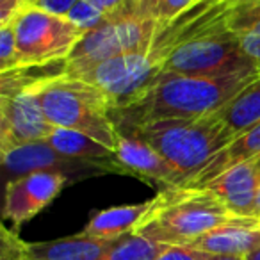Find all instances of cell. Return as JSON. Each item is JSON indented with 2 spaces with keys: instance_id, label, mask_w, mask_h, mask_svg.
I'll return each instance as SVG.
<instances>
[{
  "instance_id": "603a6c76",
  "label": "cell",
  "mask_w": 260,
  "mask_h": 260,
  "mask_svg": "<svg viewBox=\"0 0 260 260\" xmlns=\"http://www.w3.org/2000/svg\"><path fill=\"white\" fill-rule=\"evenodd\" d=\"M96 2L105 11L107 18L138 15V11H136V0H96Z\"/></svg>"
},
{
  "instance_id": "7402d4cb",
  "label": "cell",
  "mask_w": 260,
  "mask_h": 260,
  "mask_svg": "<svg viewBox=\"0 0 260 260\" xmlns=\"http://www.w3.org/2000/svg\"><path fill=\"white\" fill-rule=\"evenodd\" d=\"M23 66L22 55L16 47V38L13 25L0 27V73L13 72Z\"/></svg>"
},
{
  "instance_id": "9a60e30c",
  "label": "cell",
  "mask_w": 260,
  "mask_h": 260,
  "mask_svg": "<svg viewBox=\"0 0 260 260\" xmlns=\"http://www.w3.org/2000/svg\"><path fill=\"white\" fill-rule=\"evenodd\" d=\"M116 241L94 239L80 232L57 241L25 242V260H102Z\"/></svg>"
},
{
  "instance_id": "52a82bcc",
  "label": "cell",
  "mask_w": 260,
  "mask_h": 260,
  "mask_svg": "<svg viewBox=\"0 0 260 260\" xmlns=\"http://www.w3.org/2000/svg\"><path fill=\"white\" fill-rule=\"evenodd\" d=\"M23 66L68 59L86 30L64 16L27 8L11 22Z\"/></svg>"
},
{
  "instance_id": "3957f363",
  "label": "cell",
  "mask_w": 260,
  "mask_h": 260,
  "mask_svg": "<svg viewBox=\"0 0 260 260\" xmlns=\"http://www.w3.org/2000/svg\"><path fill=\"white\" fill-rule=\"evenodd\" d=\"M125 128L134 130L177 171L180 185L194 180L235 138L219 111L198 118L160 119Z\"/></svg>"
},
{
  "instance_id": "5b68a950",
  "label": "cell",
  "mask_w": 260,
  "mask_h": 260,
  "mask_svg": "<svg viewBox=\"0 0 260 260\" xmlns=\"http://www.w3.org/2000/svg\"><path fill=\"white\" fill-rule=\"evenodd\" d=\"M160 73L191 77H224L260 72L226 29L202 34L177 45L160 57Z\"/></svg>"
},
{
  "instance_id": "d6986e66",
  "label": "cell",
  "mask_w": 260,
  "mask_h": 260,
  "mask_svg": "<svg viewBox=\"0 0 260 260\" xmlns=\"http://www.w3.org/2000/svg\"><path fill=\"white\" fill-rule=\"evenodd\" d=\"M226 30L260 70V0H242L226 20Z\"/></svg>"
},
{
  "instance_id": "f546056e",
  "label": "cell",
  "mask_w": 260,
  "mask_h": 260,
  "mask_svg": "<svg viewBox=\"0 0 260 260\" xmlns=\"http://www.w3.org/2000/svg\"><path fill=\"white\" fill-rule=\"evenodd\" d=\"M255 226H256V228H258V230H260V219H258V217H256V219H255Z\"/></svg>"
},
{
  "instance_id": "277c9868",
  "label": "cell",
  "mask_w": 260,
  "mask_h": 260,
  "mask_svg": "<svg viewBox=\"0 0 260 260\" xmlns=\"http://www.w3.org/2000/svg\"><path fill=\"white\" fill-rule=\"evenodd\" d=\"M34 94L54 126L82 132L114 152L118 130L111 105L96 87L66 73L43 82Z\"/></svg>"
},
{
  "instance_id": "9c48e42d",
  "label": "cell",
  "mask_w": 260,
  "mask_h": 260,
  "mask_svg": "<svg viewBox=\"0 0 260 260\" xmlns=\"http://www.w3.org/2000/svg\"><path fill=\"white\" fill-rule=\"evenodd\" d=\"M0 159H2V168H4L6 184L20 177H25L29 173H34V171L62 173L72 180V184L77 180H84V178H93L111 173L109 168L100 166V164L77 160L62 155L55 148H52L48 141H40L13 148L9 152L0 153Z\"/></svg>"
},
{
  "instance_id": "7a4b0ae2",
  "label": "cell",
  "mask_w": 260,
  "mask_h": 260,
  "mask_svg": "<svg viewBox=\"0 0 260 260\" xmlns=\"http://www.w3.org/2000/svg\"><path fill=\"white\" fill-rule=\"evenodd\" d=\"M210 191L202 187H166L152 200L134 234L166 246H187L214 228L239 223Z\"/></svg>"
},
{
  "instance_id": "5bb4252c",
  "label": "cell",
  "mask_w": 260,
  "mask_h": 260,
  "mask_svg": "<svg viewBox=\"0 0 260 260\" xmlns=\"http://www.w3.org/2000/svg\"><path fill=\"white\" fill-rule=\"evenodd\" d=\"M255 219L256 217H251V219H242L239 223L214 228L209 234L187 244V248L209 253V255L244 256L260 246V230L255 226Z\"/></svg>"
},
{
  "instance_id": "83f0119b",
  "label": "cell",
  "mask_w": 260,
  "mask_h": 260,
  "mask_svg": "<svg viewBox=\"0 0 260 260\" xmlns=\"http://www.w3.org/2000/svg\"><path fill=\"white\" fill-rule=\"evenodd\" d=\"M244 260H260V246L249 251L248 255H244Z\"/></svg>"
},
{
  "instance_id": "4316f807",
  "label": "cell",
  "mask_w": 260,
  "mask_h": 260,
  "mask_svg": "<svg viewBox=\"0 0 260 260\" xmlns=\"http://www.w3.org/2000/svg\"><path fill=\"white\" fill-rule=\"evenodd\" d=\"M203 260H244V256H241V255H209V253H203Z\"/></svg>"
},
{
  "instance_id": "8992f818",
  "label": "cell",
  "mask_w": 260,
  "mask_h": 260,
  "mask_svg": "<svg viewBox=\"0 0 260 260\" xmlns=\"http://www.w3.org/2000/svg\"><path fill=\"white\" fill-rule=\"evenodd\" d=\"M159 73V59L152 50L126 52L82 66L68 64V75L96 87L107 98L111 111L134 102Z\"/></svg>"
},
{
  "instance_id": "7c38bea8",
  "label": "cell",
  "mask_w": 260,
  "mask_h": 260,
  "mask_svg": "<svg viewBox=\"0 0 260 260\" xmlns=\"http://www.w3.org/2000/svg\"><path fill=\"white\" fill-rule=\"evenodd\" d=\"M116 136L114 157L121 175H132L150 185H164L177 187L180 185V177L177 171L152 148L146 141H143L132 128L119 126Z\"/></svg>"
},
{
  "instance_id": "d4e9b609",
  "label": "cell",
  "mask_w": 260,
  "mask_h": 260,
  "mask_svg": "<svg viewBox=\"0 0 260 260\" xmlns=\"http://www.w3.org/2000/svg\"><path fill=\"white\" fill-rule=\"evenodd\" d=\"M75 4L77 0H30L32 8L43 9V11H48L57 16H64V18H68V15L72 13Z\"/></svg>"
},
{
  "instance_id": "ac0fdd59",
  "label": "cell",
  "mask_w": 260,
  "mask_h": 260,
  "mask_svg": "<svg viewBox=\"0 0 260 260\" xmlns=\"http://www.w3.org/2000/svg\"><path fill=\"white\" fill-rule=\"evenodd\" d=\"M47 141L50 143L52 148H55L62 155L72 157V159L77 160H87V162L100 164V166L109 168L111 173L121 175L118 162H116L114 152L109 150L107 146H104L102 143L94 141L89 136L82 134V132L55 126Z\"/></svg>"
},
{
  "instance_id": "2e32d148",
  "label": "cell",
  "mask_w": 260,
  "mask_h": 260,
  "mask_svg": "<svg viewBox=\"0 0 260 260\" xmlns=\"http://www.w3.org/2000/svg\"><path fill=\"white\" fill-rule=\"evenodd\" d=\"M150 205H152V200L143 203L118 205L98 210V212H94L91 216L89 223L86 224L82 234L94 239L116 241V239L123 237L126 234H132L136 230V226L143 219V216L148 212Z\"/></svg>"
},
{
  "instance_id": "484cf974",
  "label": "cell",
  "mask_w": 260,
  "mask_h": 260,
  "mask_svg": "<svg viewBox=\"0 0 260 260\" xmlns=\"http://www.w3.org/2000/svg\"><path fill=\"white\" fill-rule=\"evenodd\" d=\"M155 260H203V253L187 246H168Z\"/></svg>"
},
{
  "instance_id": "8fae6325",
  "label": "cell",
  "mask_w": 260,
  "mask_h": 260,
  "mask_svg": "<svg viewBox=\"0 0 260 260\" xmlns=\"http://www.w3.org/2000/svg\"><path fill=\"white\" fill-rule=\"evenodd\" d=\"M72 184L66 175L54 171H34L6 184L4 219L13 224V230L32 219L48 207L66 185Z\"/></svg>"
},
{
  "instance_id": "4dcf8cb0",
  "label": "cell",
  "mask_w": 260,
  "mask_h": 260,
  "mask_svg": "<svg viewBox=\"0 0 260 260\" xmlns=\"http://www.w3.org/2000/svg\"><path fill=\"white\" fill-rule=\"evenodd\" d=\"M256 164H258V168H260V157H258V159H256Z\"/></svg>"
},
{
  "instance_id": "e0dca14e",
  "label": "cell",
  "mask_w": 260,
  "mask_h": 260,
  "mask_svg": "<svg viewBox=\"0 0 260 260\" xmlns=\"http://www.w3.org/2000/svg\"><path fill=\"white\" fill-rule=\"evenodd\" d=\"M260 157V123L255 125L253 128L246 130L242 134L235 136L232 143L223 148L214 160L189 184L187 187H202L207 182L216 178L217 175L224 173L230 168L237 166V164L248 162V160H256Z\"/></svg>"
},
{
  "instance_id": "f1b7e54d",
  "label": "cell",
  "mask_w": 260,
  "mask_h": 260,
  "mask_svg": "<svg viewBox=\"0 0 260 260\" xmlns=\"http://www.w3.org/2000/svg\"><path fill=\"white\" fill-rule=\"evenodd\" d=\"M255 217H258L260 219V191H258V198H256V214Z\"/></svg>"
},
{
  "instance_id": "4fadbf2b",
  "label": "cell",
  "mask_w": 260,
  "mask_h": 260,
  "mask_svg": "<svg viewBox=\"0 0 260 260\" xmlns=\"http://www.w3.org/2000/svg\"><path fill=\"white\" fill-rule=\"evenodd\" d=\"M202 189L210 191L232 214L251 219L256 214V198L260 191V168L256 160L237 164L217 175Z\"/></svg>"
},
{
  "instance_id": "cb8c5ba5",
  "label": "cell",
  "mask_w": 260,
  "mask_h": 260,
  "mask_svg": "<svg viewBox=\"0 0 260 260\" xmlns=\"http://www.w3.org/2000/svg\"><path fill=\"white\" fill-rule=\"evenodd\" d=\"M27 8H32L30 0H0V27L9 25Z\"/></svg>"
},
{
  "instance_id": "ba28073f",
  "label": "cell",
  "mask_w": 260,
  "mask_h": 260,
  "mask_svg": "<svg viewBox=\"0 0 260 260\" xmlns=\"http://www.w3.org/2000/svg\"><path fill=\"white\" fill-rule=\"evenodd\" d=\"M159 23L141 15H126L105 20L86 30L68 57V64L82 66L136 50H152Z\"/></svg>"
},
{
  "instance_id": "6da1fadb",
  "label": "cell",
  "mask_w": 260,
  "mask_h": 260,
  "mask_svg": "<svg viewBox=\"0 0 260 260\" xmlns=\"http://www.w3.org/2000/svg\"><path fill=\"white\" fill-rule=\"evenodd\" d=\"M260 72L224 77L159 73L128 105L111 111L116 126H139L160 119H189L217 112L256 79Z\"/></svg>"
},
{
  "instance_id": "30bf717a",
  "label": "cell",
  "mask_w": 260,
  "mask_h": 260,
  "mask_svg": "<svg viewBox=\"0 0 260 260\" xmlns=\"http://www.w3.org/2000/svg\"><path fill=\"white\" fill-rule=\"evenodd\" d=\"M54 128L34 91L25 89L0 96V153L47 141Z\"/></svg>"
},
{
  "instance_id": "ffe728a7",
  "label": "cell",
  "mask_w": 260,
  "mask_h": 260,
  "mask_svg": "<svg viewBox=\"0 0 260 260\" xmlns=\"http://www.w3.org/2000/svg\"><path fill=\"white\" fill-rule=\"evenodd\" d=\"M221 118L228 128L239 136L246 130L253 128L260 123V75L241 89L223 109L219 111Z\"/></svg>"
},
{
  "instance_id": "44dd1931",
  "label": "cell",
  "mask_w": 260,
  "mask_h": 260,
  "mask_svg": "<svg viewBox=\"0 0 260 260\" xmlns=\"http://www.w3.org/2000/svg\"><path fill=\"white\" fill-rule=\"evenodd\" d=\"M68 18L75 22L79 27H82L84 30H91L94 27L102 25L105 20H109L96 0H77V4L73 6Z\"/></svg>"
}]
</instances>
